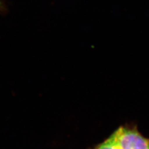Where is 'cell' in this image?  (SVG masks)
<instances>
[{
	"instance_id": "2",
	"label": "cell",
	"mask_w": 149,
	"mask_h": 149,
	"mask_svg": "<svg viewBox=\"0 0 149 149\" xmlns=\"http://www.w3.org/2000/svg\"><path fill=\"white\" fill-rule=\"evenodd\" d=\"M93 149H119L114 143L113 137L111 135L108 138L106 139L104 141L97 144Z\"/></svg>"
},
{
	"instance_id": "1",
	"label": "cell",
	"mask_w": 149,
	"mask_h": 149,
	"mask_svg": "<svg viewBox=\"0 0 149 149\" xmlns=\"http://www.w3.org/2000/svg\"><path fill=\"white\" fill-rule=\"evenodd\" d=\"M111 136L119 149H149V139L144 137L134 124L120 125Z\"/></svg>"
},
{
	"instance_id": "3",
	"label": "cell",
	"mask_w": 149,
	"mask_h": 149,
	"mask_svg": "<svg viewBox=\"0 0 149 149\" xmlns=\"http://www.w3.org/2000/svg\"><path fill=\"white\" fill-rule=\"evenodd\" d=\"M1 3L0 2V7H1Z\"/></svg>"
}]
</instances>
